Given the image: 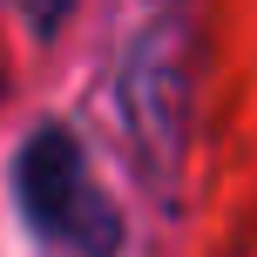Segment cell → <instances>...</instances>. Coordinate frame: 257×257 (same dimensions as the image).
Wrapping results in <instances>:
<instances>
[{
    "instance_id": "6da1fadb",
    "label": "cell",
    "mask_w": 257,
    "mask_h": 257,
    "mask_svg": "<svg viewBox=\"0 0 257 257\" xmlns=\"http://www.w3.org/2000/svg\"><path fill=\"white\" fill-rule=\"evenodd\" d=\"M14 203L34 223V237H48L68 257H115L122 250V217L88 176V156L68 128H34L21 142L14 163Z\"/></svg>"
},
{
    "instance_id": "7a4b0ae2",
    "label": "cell",
    "mask_w": 257,
    "mask_h": 257,
    "mask_svg": "<svg viewBox=\"0 0 257 257\" xmlns=\"http://www.w3.org/2000/svg\"><path fill=\"white\" fill-rule=\"evenodd\" d=\"M122 108H128L136 142L156 156V169H176L183 122H190V41H183V14H163V21L128 48Z\"/></svg>"
},
{
    "instance_id": "3957f363",
    "label": "cell",
    "mask_w": 257,
    "mask_h": 257,
    "mask_svg": "<svg viewBox=\"0 0 257 257\" xmlns=\"http://www.w3.org/2000/svg\"><path fill=\"white\" fill-rule=\"evenodd\" d=\"M14 7H21V21L34 27V34H54V27L68 21V7H75V0H14Z\"/></svg>"
}]
</instances>
